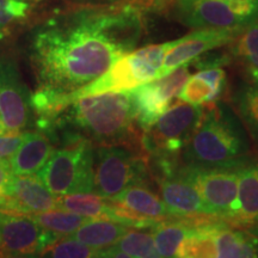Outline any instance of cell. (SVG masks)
Wrapping results in <instances>:
<instances>
[{"mask_svg": "<svg viewBox=\"0 0 258 258\" xmlns=\"http://www.w3.org/2000/svg\"><path fill=\"white\" fill-rule=\"evenodd\" d=\"M57 207L89 219H106L115 221V209L112 202L92 191L60 196L57 198Z\"/></svg>", "mask_w": 258, "mask_h": 258, "instance_id": "cell-23", "label": "cell"}, {"mask_svg": "<svg viewBox=\"0 0 258 258\" xmlns=\"http://www.w3.org/2000/svg\"><path fill=\"white\" fill-rule=\"evenodd\" d=\"M243 29H196L179 40L167 51L158 78L170 74L183 64L215 48L227 46Z\"/></svg>", "mask_w": 258, "mask_h": 258, "instance_id": "cell-12", "label": "cell"}, {"mask_svg": "<svg viewBox=\"0 0 258 258\" xmlns=\"http://www.w3.org/2000/svg\"><path fill=\"white\" fill-rule=\"evenodd\" d=\"M228 224L244 228L258 227V159L253 158L239 167L237 202Z\"/></svg>", "mask_w": 258, "mask_h": 258, "instance_id": "cell-15", "label": "cell"}, {"mask_svg": "<svg viewBox=\"0 0 258 258\" xmlns=\"http://www.w3.org/2000/svg\"><path fill=\"white\" fill-rule=\"evenodd\" d=\"M40 0H0V41L34 18Z\"/></svg>", "mask_w": 258, "mask_h": 258, "instance_id": "cell-24", "label": "cell"}, {"mask_svg": "<svg viewBox=\"0 0 258 258\" xmlns=\"http://www.w3.org/2000/svg\"><path fill=\"white\" fill-rule=\"evenodd\" d=\"M177 98L192 105H206L221 101L211 83L199 76L198 73L186 80Z\"/></svg>", "mask_w": 258, "mask_h": 258, "instance_id": "cell-28", "label": "cell"}, {"mask_svg": "<svg viewBox=\"0 0 258 258\" xmlns=\"http://www.w3.org/2000/svg\"><path fill=\"white\" fill-rule=\"evenodd\" d=\"M190 78L188 64H183L163 78L154 79L133 90H129L138 112V123L146 132L175 103L186 80Z\"/></svg>", "mask_w": 258, "mask_h": 258, "instance_id": "cell-9", "label": "cell"}, {"mask_svg": "<svg viewBox=\"0 0 258 258\" xmlns=\"http://www.w3.org/2000/svg\"><path fill=\"white\" fill-rule=\"evenodd\" d=\"M156 182L159 186L160 199L173 217H211L203 206L199 192L188 179L180 175L179 169L173 175L157 178Z\"/></svg>", "mask_w": 258, "mask_h": 258, "instance_id": "cell-14", "label": "cell"}, {"mask_svg": "<svg viewBox=\"0 0 258 258\" xmlns=\"http://www.w3.org/2000/svg\"><path fill=\"white\" fill-rule=\"evenodd\" d=\"M224 224V220L214 219L190 228L176 251V258H217V233Z\"/></svg>", "mask_w": 258, "mask_h": 258, "instance_id": "cell-19", "label": "cell"}, {"mask_svg": "<svg viewBox=\"0 0 258 258\" xmlns=\"http://www.w3.org/2000/svg\"><path fill=\"white\" fill-rule=\"evenodd\" d=\"M178 2H190V0H176V3H178Z\"/></svg>", "mask_w": 258, "mask_h": 258, "instance_id": "cell-36", "label": "cell"}, {"mask_svg": "<svg viewBox=\"0 0 258 258\" xmlns=\"http://www.w3.org/2000/svg\"><path fill=\"white\" fill-rule=\"evenodd\" d=\"M14 172L11 169V163L9 159L0 160V200L4 199L8 194L10 183L14 178Z\"/></svg>", "mask_w": 258, "mask_h": 258, "instance_id": "cell-32", "label": "cell"}, {"mask_svg": "<svg viewBox=\"0 0 258 258\" xmlns=\"http://www.w3.org/2000/svg\"><path fill=\"white\" fill-rule=\"evenodd\" d=\"M175 258H176V257H175Z\"/></svg>", "mask_w": 258, "mask_h": 258, "instance_id": "cell-37", "label": "cell"}, {"mask_svg": "<svg viewBox=\"0 0 258 258\" xmlns=\"http://www.w3.org/2000/svg\"><path fill=\"white\" fill-rule=\"evenodd\" d=\"M93 191L111 199L128 186L148 185V156L120 146H98L93 161Z\"/></svg>", "mask_w": 258, "mask_h": 258, "instance_id": "cell-5", "label": "cell"}, {"mask_svg": "<svg viewBox=\"0 0 258 258\" xmlns=\"http://www.w3.org/2000/svg\"><path fill=\"white\" fill-rule=\"evenodd\" d=\"M144 29V12L121 0L76 5L42 19L30 36L35 93L63 96L92 83L133 51Z\"/></svg>", "mask_w": 258, "mask_h": 258, "instance_id": "cell-1", "label": "cell"}, {"mask_svg": "<svg viewBox=\"0 0 258 258\" xmlns=\"http://www.w3.org/2000/svg\"><path fill=\"white\" fill-rule=\"evenodd\" d=\"M232 109L243 122L258 153V80L243 78L231 96Z\"/></svg>", "mask_w": 258, "mask_h": 258, "instance_id": "cell-20", "label": "cell"}, {"mask_svg": "<svg viewBox=\"0 0 258 258\" xmlns=\"http://www.w3.org/2000/svg\"><path fill=\"white\" fill-rule=\"evenodd\" d=\"M115 246L133 258H164L157 249L153 234L147 232L129 230Z\"/></svg>", "mask_w": 258, "mask_h": 258, "instance_id": "cell-27", "label": "cell"}, {"mask_svg": "<svg viewBox=\"0 0 258 258\" xmlns=\"http://www.w3.org/2000/svg\"><path fill=\"white\" fill-rule=\"evenodd\" d=\"M41 254H12L3 258H40Z\"/></svg>", "mask_w": 258, "mask_h": 258, "instance_id": "cell-34", "label": "cell"}, {"mask_svg": "<svg viewBox=\"0 0 258 258\" xmlns=\"http://www.w3.org/2000/svg\"><path fill=\"white\" fill-rule=\"evenodd\" d=\"M57 208V198L51 194L38 175H15L8 194L0 200V212L8 214H36Z\"/></svg>", "mask_w": 258, "mask_h": 258, "instance_id": "cell-13", "label": "cell"}, {"mask_svg": "<svg viewBox=\"0 0 258 258\" xmlns=\"http://www.w3.org/2000/svg\"><path fill=\"white\" fill-rule=\"evenodd\" d=\"M99 253L101 250L92 249L78 240L64 237L48 247L41 256L42 258H99Z\"/></svg>", "mask_w": 258, "mask_h": 258, "instance_id": "cell-29", "label": "cell"}, {"mask_svg": "<svg viewBox=\"0 0 258 258\" xmlns=\"http://www.w3.org/2000/svg\"><path fill=\"white\" fill-rule=\"evenodd\" d=\"M59 239L25 215L0 212V258L42 254Z\"/></svg>", "mask_w": 258, "mask_h": 258, "instance_id": "cell-11", "label": "cell"}, {"mask_svg": "<svg viewBox=\"0 0 258 258\" xmlns=\"http://www.w3.org/2000/svg\"><path fill=\"white\" fill-rule=\"evenodd\" d=\"M173 9L180 23L192 29H245L258 22V0H190Z\"/></svg>", "mask_w": 258, "mask_h": 258, "instance_id": "cell-7", "label": "cell"}, {"mask_svg": "<svg viewBox=\"0 0 258 258\" xmlns=\"http://www.w3.org/2000/svg\"><path fill=\"white\" fill-rule=\"evenodd\" d=\"M205 105L175 103L144 133L143 145L148 157L180 159L183 151L202 120Z\"/></svg>", "mask_w": 258, "mask_h": 258, "instance_id": "cell-6", "label": "cell"}, {"mask_svg": "<svg viewBox=\"0 0 258 258\" xmlns=\"http://www.w3.org/2000/svg\"><path fill=\"white\" fill-rule=\"evenodd\" d=\"M95 145L77 132L64 134V145L56 150L37 173L56 198L93 191Z\"/></svg>", "mask_w": 258, "mask_h": 258, "instance_id": "cell-4", "label": "cell"}, {"mask_svg": "<svg viewBox=\"0 0 258 258\" xmlns=\"http://www.w3.org/2000/svg\"><path fill=\"white\" fill-rule=\"evenodd\" d=\"M99 258H133L132 256H129L128 253L121 251L118 247L114 246L106 247V249L101 250V253H99Z\"/></svg>", "mask_w": 258, "mask_h": 258, "instance_id": "cell-33", "label": "cell"}, {"mask_svg": "<svg viewBox=\"0 0 258 258\" xmlns=\"http://www.w3.org/2000/svg\"><path fill=\"white\" fill-rule=\"evenodd\" d=\"M254 151L243 122L227 103L205 105L202 120L180 156L182 164L209 169H239Z\"/></svg>", "mask_w": 258, "mask_h": 258, "instance_id": "cell-3", "label": "cell"}, {"mask_svg": "<svg viewBox=\"0 0 258 258\" xmlns=\"http://www.w3.org/2000/svg\"><path fill=\"white\" fill-rule=\"evenodd\" d=\"M31 117V95L22 79L17 63L11 57L0 56V118L5 132H23Z\"/></svg>", "mask_w": 258, "mask_h": 258, "instance_id": "cell-10", "label": "cell"}, {"mask_svg": "<svg viewBox=\"0 0 258 258\" xmlns=\"http://www.w3.org/2000/svg\"><path fill=\"white\" fill-rule=\"evenodd\" d=\"M38 124L43 132L54 124H70L97 146H120L146 154L131 91L83 97L51 120L38 121Z\"/></svg>", "mask_w": 258, "mask_h": 258, "instance_id": "cell-2", "label": "cell"}, {"mask_svg": "<svg viewBox=\"0 0 258 258\" xmlns=\"http://www.w3.org/2000/svg\"><path fill=\"white\" fill-rule=\"evenodd\" d=\"M179 172L199 192L208 214L228 224L237 202L239 169H209L180 164Z\"/></svg>", "mask_w": 258, "mask_h": 258, "instance_id": "cell-8", "label": "cell"}, {"mask_svg": "<svg viewBox=\"0 0 258 258\" xmlns=\"http://www.w3.org/2000/svg\"><path fill=\"white\" fill-rule=\"evenodd\" d=\"M27 137V132L0 134V160L9 159L17 152Z\"/></svg>", "mask_w": 258, "mask_h": 258, "instance_id": "cell-31", "label": "cell"}, {"mask_svg": "<svg viewBox=\"0 0 258 258\" xmlns=\"http://www.w3.org/2000/svg\"><path fill=\"white\" fill-rule=\"evenodd\" d=\"M217 258H258V227L231 228L224 224L217 233Z\"/></svg>", "mask_w": 258, "mask_h": 258, "instance_id": "cell-18", "label": "cell"}, {"mask_svg": "<svg viewBox=\"0 0 258 258\" xmlns=\"http://www.w3.org/2000/svg\"><path fill=\"white\" fill-rule=\"evenodd\" d=\"M189 227L185 217L163 221L153 228L154 243L164 258H175L179 244L188 234Z\"/></svg>", "mask_w": 258, "mask_h": 258, "instance_id": "cell-26", "label": "cell"}, {"mask_svg": "<svg viewBox=\"0 0 258 258\" xmlns=\"http://www.w3.org/2000/svg\"><path fill=\"white\" fill-rule=\"evenodd\" d=\"M125 4L140 10L141 12H152L158 15H167L175 6L176 0H122Z\"/></svg>", "mask_w": 258, "mask_h": 258, "instance_id": "cell-30", "label": "cell"}, {"mask_svg": "<svg viewBox=\"0 0 258 258\" xmlns=\"http://www.w3.org/2000/svg\"><path fill=\"white\" fill-rule=\"evenodd\" d=\"M4 133H6V132H5L4 124H3V122H2V118H0V134H4Z\"/></svg>", "mask_w": 258, "mask_h": 258, "instance_id": "cell-35", "label": "cell"}, {"mask_svg": "<svg viewBox=\"0 0 258 258\" xmlns=\"http://www.w3.org/2000/svg\"><path fill=\"white\" fill-rule=\"evenodd\" d=\"M227 46L232 62L240 67L243 78L258 80V22L243 29Z\"/></svg>", "mask_w": 258, "mask_h": 258, "instance_id": "cell-22", "label": "cell"}, {"mask_svg": "<svg viewBox=\"0 0 258 258\" xmlns=\"http://www.w3.org/2000/svg\"><path fill=\"white\" fill-rule=\"evenodd\" d=\"M129 231L128 226L106 219H89L74 233L67 237L88 245L92 249L103 250L114 246Z\"/></svg>", "mask_w": 258, "mask_h": 258, "instance_id": "cell-21", "label": "cell"}, {"mask_svg": "<svg viewBox=\"0 0 258 258\" xmlns=\"http://www.w3.org/2000/svg\"><path fill=\"white\" fill-rule=\"evenodd\" d=\"M55 146L42 132H28L23 144L10 159L16 176L37 175L55 152Z\"/></svg>", "mask_w": 258, "mask_h": 258, "instance_id": "cell-16", "label": "cell"}, {"mask_svg": "<svg viewBox=\"0 0 258 258\" xmlns=\"http://www.w3.org/2000/svg\"><path fill=\"white\" fill-rule=\"evenodd\" d=\"M25 217L30 218L43 230L59 238L67 237V235L74 233L80 226L89 220V218L59 208L43 213H36V214H28Z\"/></svg>", "mask_w": 258, "mask_h": 258, "instance_id": "cell-25", "label": "cell"}, {"mask_svg": "<svg viewBox=\"0 0 258 258\" xmlns=\"http://www.w3.org/2000/svg\"><path fill=\"white\" fill-rule=\"evenodd\" d=\"M109 200L118 203L139 217L150 220L166 221L176 218L167 209L163 200L157 194H154L148 185L137 184L128 186L117 196Z\"/></svg>", "mask_w": 258, "mask_h": 258, "instance_id": "cell-17", "label": "cell"}]
</instances>
